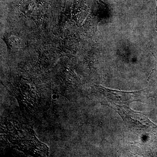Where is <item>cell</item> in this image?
Returning a JSON list of instances; mask_svg holds the SVG:
<instances>
[{
	"label": "cell",
	"mask_w": 157,
	"mask_h": 157,
	"mask_svg": "<svg viewBox=\"0 0 157 157\" xmlns=\"http://www.w3.org/2000/svg\"><path fill=\"white\" fill-rule=\"evenodd\" d=\"M121 110L120 112L118 111V112L121 113L122 116L129 123L134 124L135 126L142 128L147 124L146 123L147 119L142 114L136 113L132 109L127 108L125 106L124 107H121Z\"/></svg>",
	"instance_id": "1"
},
{
	"label": "cell",
	"mask_w": 157,
	"mask_h": 157,
	"mask_svg": "<svg viewBox=\"0 0 157 157\" xmlns=\"http://www.w3.org/2000/svg\"><path fill=\"white\" fill-rule=\"evenodd\" d=\"M102 90L108 99L115 102H123L130 101L135 97V92H125L119 91L102 87Z\"/></svg>",
	"instance_id": "2"
}]
</instances>
